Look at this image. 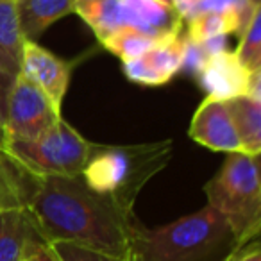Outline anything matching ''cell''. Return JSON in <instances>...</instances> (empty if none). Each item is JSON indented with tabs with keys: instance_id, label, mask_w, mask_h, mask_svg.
Instances as JSON below:
<instances>
[{
	"instance_id": "3",
	"label": "cell",
	"mask_w": 261,
	"mask_h": 261,
	"mask_svg": "<svg viewBox=\"0 0 261 261\" xmlns=\"http://www.w3.org/2000/svg\"><path fill=\"white\" fill-rule=\"evenodd\" d=\"M172 154V140L140 145L93 143L81 177L93 192L135 207L142 188L167 167Z\"/></svg>"
},
{
	"instance_id": "6",
	"label": "cell",
	"mask_w": 261,
	"mask_h": 261,
	"mask_svg": "<svg viewBox=\"0 0 261 261\" xmlns=\"http://www.w3.org/2000/svg\"><path fill=\"white\" fill-rule=\"evenodd\" d=\"M59 118L61 108L18 73L9 93L2 140H34L50 129Z\"/></svg>"
},
{
	"instance_id": "25",
	"label": "cell",
	"mask_w": 261,
	"mask_h": 261,
	"mask_svg": "<svg viewBox=\"0 0 261 261\" xmlns=\"http://www.w3.org/2000/svg\"><path fill=\"white\" fill-rule=\"evenodd\" d=\"M22 261H59V259L56 257V254L52 252L50 247L36 234L27 243Z\"/></svg>"
},
{
	"instance_id": "31",
	"label": "cell",
	"mask_w": 261,
	"mask_h": 261,
	"mask_svg": "<svg viewBox=\"0 0 261 261\" xmlns=\"http://www.w3.org/2000/svg\"><path fill=\"white\" fill-rule=\"evenodd\" d=\"M167 2H168V0H167Z\"/></svg>"
},
{
	"instance_id": "12",
	"label": "cell",
	"mask_w": 261,
	"mask_h": 261,
	"mask_svg": "<svg viewBox=\"0 0 261 261\" xmlns=\"http://www.w3.org/2000/svg\"><path fill=\"white\" fill-rule=\"evenodd\" d=\"M75 11L73 0H18L20 29L25 40H36L52 23Z\"/></svg>"
},
{
	"instance_id": "20",
	"label": "cell",
	"mask_w": 261,
	"mask_h": 261,
	"mask_svg": "<svg viewBox=\"0 0 261 261\" xmlns=\"http://www.w3.org/2000/svg\"><path fill=\"white\" fill-rule=\"evenodd\" d=\"M238 63L250 73H261V6L250 15L242 31V40L234 50Z\"/></svg>"
},
{
	"instance_id": "17",
	"label": "cell",
	"mask_w": 261,
	"mask_h": 261,
	"mask_svg": "<svg viewBox=\"0 0 261 261\" xmlns=\"http://www.w3.org/2000/svg\"><path fill=\"white\" fill-rule=\"evenodd\" d=\"M250 16H245L234 9L227 11H207L188 20L186 36L195 41H204L213 36H227L231 33H242Z\"/></svg>"
},
{
	"instance_id": "28",
	"label": "cell",
	"mask_w": 261,
	"mask_h": 261,
	"mask_svg": "<svg viewBox=\"0 0 261 261\" xmlns=\"http://www.w3.org/2000/svg\"><path fill=\"white\" fill-rule=\"evenodd\" d=\"M86 2H97V0H73V4H86Z\"/></svg>"
},
{
	"instance_id": "22",
	"label": "cell",
	"mask_w": 261,
	"mask_h": 261,
	"mask_svg": "<svg viewBox=\"0 0 261 261\" xmlns=\"http://www.w3.org/2000/svg\"><path fill=\"white\" fill-rule=\"evenodd\" d=\"M210 56L202 48L200 41L192 40L190 36H182V63H181V72L188 73V75L197 77L199 72L202 70L204 63L207 61Z\"/></svg>"
},
{
	"instance_id": "2",
	"label": "cell",
	"mask_w": 261,
	"mask_h": 261,
	"mask_svg": "<svg viewBox=\"0 0 261 261\" xmlns=\"http://www.w3.org/2000/svg\"><path fill=\"white\" fill-rule=\"evenodd\" d=\"M224 217L206 206L156 229H138L133 243L136 261H224L236 249Z\"/></svg>"
},
{
	"instance_id": "11",
	"label": "cell",
	"mask_w": 261,
	"mask_h": 261,
	"mask_svg": "<svg viewBox=\"0 0 261 261\" xmlns=\"http://www.w3.org/2000/svg\"><path fill=\"white\" fill-rule=\"evenodd\" d=\"M118 6L123 27H133L158 40L182 29V20L167 0H118Z\"/></svg>"
},
{
	"instance_id": "26",
	"label": "cell",
	"mask_w": 261,
	"mask_h": 261,
	"mask_svg": "<svg viewBox=\"0 0 261 261\" xmlns=\"http://www.w3.org/2000/svg\"><path fill=\"white\" fill-rule=\"evenodd\" d=\"M170 6L175 9L181 20H192L197 13V6L200 0H168Z\"/></svg>"
},
{
	"instance_id": "24",
	"label": "cell",
	"mask_w": 261,
	"mask_h": 261,
	"mask_svg": "<svg viewBox=\"0 0 261 261\" xmlns=\"http://www.w3.org/2000/svg\"><path fill=\"white\" fill-rule=\"evenodd\" d=\"M15 77H16L15 73H11L2 63H0V140H2V133H4V127H6L9 93H11Z\"/></svg>"
},
{
	"instance_id": "5",
	"label": "cell",
	"mask_w": 261,
	"mask_h": 261,
	"mask_svg": "<svg viewBox=\"0 0 261 261\" xmlns=\"http://www.w3.org/2000/svg\"><path fill=\"white\" fill-rule=\"evenodd\" d=\"M91 145L88 140L66 122L59 118L48 130L34 140H0V149L8 152L33 175H81Z\"/></svg>"
},
{
	"instance_id": "21",
	"label": "cell",
	"mask_w": 261,
	"mask_h": 261,
	"mask_svg": "<svg viewBox=\"0 0 261 261\" xmlns=\"http://www.w3.org/2000/svg\"><path fill=\"white\" fill-rule=\"evenodd\" d=\"M47 245L50 247L52 252L56 254V257L59 261H136L135 252L116 256V254L84 249V247L73 245V243H65V242L47 243Z\"/></svg>"
},
{
	"instance_id": "10",
	"label": "cell",
	"mask_w": 261,
	"mask_h": 261,
	"mask_svg": "<svg viewBox=\"0 0 261 261\" xmlns=\"http://www.w3.org/2000/svg\"><path fill=\"white\" fill-rule=\"evenodd\" d=\"M188 135L197 143L217 152H243L225 100L204 98L193 115Z\"/></svg>"
},
{
	"instance_id": "27",
	"label": "cell",
	"mask_w": 261,
	"mask_h": 261,
	"mask_svg": "<svg viewBox=\"0 0 261 261\" xmlns=\"http://www.w3.org/2000/svg\"><path fill=\"white\" fill-rule=\"evenodd\" d=\"M200 45H202V48L206 50L207 56H215V54H218V52L225 50L227 41H225V36H213V38H207V40L200 41Z\"/></svg>"
},
{
	"instance_id": "30",
	"label": "cell",
	"mask_w": 261,
	"mask_h": 261,
	"mask_svg": "<svg viewBox=\"0 0 261 261\" xmlns=\"http://www.w3.org/2000/svg\"><path fill=\"white\" fill-rule=\"evenodd\" d=\"M8 2H18V0H8Z\"/></svg>"
},
{
	"instance_id": "19",
	"label": "cell",
	"mask_w": 261,
	"mask_h": 261,
	"mask_svg": "<svg viewBox=\"0 0 261 261\" xmlns=\"http://www.w3.org/2000/svg\"><path fill=\"white\" fill-rule=\"evenodd\" d=\"M160 40L142 33V31L133 29V27H122V29H118L116 33H113L109 38H106V40L102 41V45H104L109 52L118 56L123 63H127V61H133V59L140 58L142 54H145V52L149 50V48H152Z\"/></svg>"
},
{
	"instance_id": "16",
	"label": "cell",
	"mask_w": 261,
	"mask_h": 261,
	"mask_svg": "<svg viewBox=\"0 0 261 261\" xmlns=\"http://www.w3.org/2000/svg\"><path fill=\"white\" fill-rule=\"evenodd\" d=\"M23 43L25 36L20 29L16 2L0 0V63L15 75L20 73Z\"/></svg>"
},
{
	"instance_id": "29",
	"label": "cell",
	"mask_w": 261,
	"mask_h": 261,
	"mask_svg": "<svg viewBox=\"0 0 261 261\" xmlns=\"http://www.w3.org/2000/svg\"><path fill=\"white\" fill-rule=\"evenodd\" d=\"M252 2H254V4H259V2H261V0H252Z\"/></svg>"
},
{
	"instance_id": "23",
	"label": "cell",
	"mask_w": 261,
	"mask_h": 261,
	"mask_svg": "<svg viewBox=\"0 0 261 261\" xmlns=\"http://www.w3.org/2000/svg\"><path fill=\"white\" fill-rule=\"evenodd\" d=\"M257 6L259 4H254L252 0H200L199 6H197L195 16L207 11H227V9H234V11L242 13V15L250 16Z\"/></svg>"
},
{
	"instance_id": "15",
	"label": "cell",
	"mask_w": 261,
	"mask_h": 261,
	"mask_svg": "<svg viewBox=\"0 0 261 261\" xmlns=\"http://www.w3.org/2000/svg\"><path fill=\"white\" fill-rule=\"evenodd\" d=\"M34 236L23 207L0 211V261H22L27 243Z\"/></svg>"
},
{
	"instance_id": "9",
	"label": "cell",
	"mask_w": 261,
	"mask_h": 261,
	"mask_svg": "<svg viewBox=\"0 0 261 261\" xmlns=\"http://www.w3.org/2000/svg\"><path fill=\"white\" fill-rule=\"evenodd\" d=\"M181 63L182 34L172 33L140 58L123 63V73L129 81L142 86H161L181 72Z\"/></svg>"
},
{
	"instance_id": "13",
	"label": "cell",
	"mask_w": 261,
	"mask_h": 261,
	"mask_svg": "<svg viewBox=\"0 0 261 261\" xmlns=\"http://www.w3.org/2000/svg\"><path fill=\"white\" fill-rule=\"evenodd\" d=\"M225 106L238 133L243 152L257 158L261 150V98L240 95L225 100Z\"/></svg>"
},
{
	"instance_id": "14",
	"label": "cell",
	"mask_w": 261,
	"mask_h": 261,
	"mask_svg": "<svg viewBox=\"0 0 261 261\" xmlns=\"http://www.w3.org/2000/svg\"><path fill=\"white\" fill-rule=\"evenodd\" d=\"M34 185L36 175L27 172L8 152L0 149V211L16 207L25 210Z\"/></svg>"
},
{
	"instance_id": "8",
	"label": "cell",
	"mask_w": 261,
	"mask_h": 261,
	"mask_svg": "<svg viewBox=\"0 0 261 261\" xmlns=\"http://www.w3.org/2000/svg\"><path fill=\"white\" fill-rule=\"evenodd\" d=\"M73 65H75L73 61L58 58L34 40H25L20 75L40 88L58 108H61V102L68 90Z\"/></svg>"
},
{
	"instance_id": "7",
	"label": "cell",
	"mask_w": 261,
	"mask_h": 261,
	"mask_svg": "<svg viewBox=\"0 0 261 261\" xmlns=\"http://www.w3.org/2000/svg\"><path fill=\"white\" fill-rule=\"evenodd\" d=\"M197 79L207 97L217 100H229L240 95L261 98L259 73L247 72L238 63L234 52L224 50L210 56Z\"/></svg>"
},
{
	"instance_id": "1",
	"label": "cell",
	"mask_w": 261,
	"mask_h": 261,
	"mask_svg": "<svg viewBox=\"0 0 261 261\" xmlns=\"http://www.w3.org/2000/svg\"><path fill=\"white\" fill-rule=\"evenodd\" d=\"M25 211L45 243H73L116 256L133 252L142 227L135 207L93 192L81 175H36Z\"/></svg>"
},
{
	"instance_id": "18",
	"label": "cell",
	"mask_w": 261,
	"mask_h": 261,
	"mask_svg": "<svg viewBox=\"0 0 261 261\" xmlns=\"http://www.w3.org/2000/svg\"><path fill=\"white\" fill-rule=\"evenodd\" d=\"M73 13H77L93 29L100 43L123 27L122 18H120L118 0H97V2L77 4Z\"/></svg>"
},
{
	"instance_id": "4",
	"label": "cell",
	"mask_w": 261,
	"mask_h": 261,
	"mask_svg": "<svg viewBox=\"0 0 261 261\" xmlns=\"http://www.w3.org/2000/svg\"><path fill=\"white\" fill-rule=\"evenodd\" d=\"M207 206L231 225L238 245L257 238L261 229L259 163L247 152H229L218 174L206 182Z\"/></svg>"
}]
</instances>
